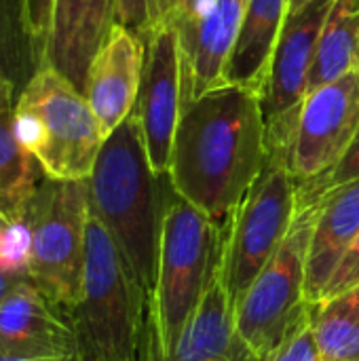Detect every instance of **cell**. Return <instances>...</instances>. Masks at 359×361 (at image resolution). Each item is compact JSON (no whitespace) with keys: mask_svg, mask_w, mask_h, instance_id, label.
I'll list each match as a JSON object with an SVG mask.
<instances>
[{"mask_svg":"<svg viewBox=\"0 0 359 361\" xmlns=\"http://www.w3.org/2000/svg\"><path fill=\"white\" fill-rule=\"evenodd\" d=\"M267 159V123L256 89L222 82L182 106L169 180L222 231Z\"/></svg>","mask_w":359,"mask_h":361,"instance_id":"obj_1","label":"cell"},{"mask_svg":"<svg viewBox=\"0 0 359 361\" xmlns=\"http://www.w3.org/2000/svg\"><path fill=\"white\" fill-rule=\"evenodd\" d=\"M17 243H23L21 226H15L0 216V262L23 269V245Z\"/></svg>","mask_w":359,"mask_h":361,"instance_id":"obj_28","label":"cell"},{"mask_svg":"<svg viewBox=\"0 0 359 361\" xmlns=\"http://www.w3.org/2000/svg\"><path fill=\"white\" fill-rule=\"evenodd\" d=\"M146 47L131 30L114 23L91 59L85 97L108 137L135 108Z\"/></svg>","mask_w":359,"mask_h":361,"instance_id":"obj_14","label":"cell"},{"mask_svg":"<svg viewBox=\"0 0 359 361\" xmlns=\"http://www.w3.org/2000/svg\"><path fill=\"white\" fill-rule=\"evenodd\" d=\"M222 228L182 199L163 176V222L150 302V349L169 357L220 271Z\"/></svg>","mask_w":359,"mask_h":361,"instance_id":"obj_3","label":"cell"},{"mask_svg":"<svg viewBox=\"0 0 359 361\" xmlns=\"http://www.w3.org/2000/svg\"><path fill=\"white\" fill-rule=\"evenodd\" d=\"M144 47L142 82L133 110L142 127L148 161L157 176H165L169 173L171 146L184 104L180 42L169 17L150 30Z\"/></svg>","mask_w":359,"mask_h":361,"instance_id":"obj_12","label":"cell"},{"mask_svg":"<svg viewBox=\"0 0 359 361\" xmlns=\"http://www.w3.org/2000/svg\"><path fill=\"white\" fill-rule=\"evenodd\" d=\"M21 277H25V271L23 269H15L11 264L0 262V305H2V300L6 298V294L15 288V283Z\"/></svg>","mask_w":359,"mask_h":361,"instance_id":"obj_29","label":"cell"},{"mask_svg":"<svg viewBox=\"0 0 359 361\" xmlns=\"http://www.w3.org/2000/svg\"><path fill=\"white\" fill-rule=\"evenodd\" d=\"M317 205H298L296 218L267 267L235 309V326L260 361L296 334L311 317L307 296V258Z\"/></svg>","mask_w":359,"mask_h":361,"instance_id":"obj_8","label":"cell"},{"mask_svg":"<svg viewBox=\"0 0 359 361\" xmlns=\"http://www.w3.org/2000/svg\"><path fill=\"white\" fill-rule=\"evenodd\" d=\"M311 326L324 361H359V286L313 305Z\"/></svg>","mask_w":359,"mask_h":361,"instance_id":"obj_22","label":"cell"},{"mask_svg":"<svg viewBox=\"0 0 359 361\" xmlns=\"http://www.w3.org/2000/svg\"><path fill=\"white\" fill-rule=\"evenodd\" d=\"M359 286V235L355 237V241L351 243V247L347 250V254L343 256L341 264L336 267L334 275L330 277L324 294H322V302L336 298L353 288Z\"/></svg>","mask_w":359,"mask_h":361,"instance_id":"obj_25","label":"cell"},{"mask_svg":"<svg viewBox=\"0 0 359 361\" xmlns=\"http://www.w3.org/2000/svg\"><path fill=\"white\" fill-rule=\"evenodd\" d=\"M330 6L332 0H313L305 11L286 19L264 87L260 89L269 148H286L292 121L307 97L309 72Z\"/></svg>","mask_w":359,"mask_h":361,"instance_id":"obj_11","label":"cell"},{"mask_svg":"<svg viewBox=\"0 0 359 361\" xmlns=\"http://www.w3.org/2000/svg\"><path fill=\"white\" fill-rule=\"evenodd\" d=\"M359 131V70L303 99L286 142V163L296 184L330 171Z\"/></svg>","mask_w":359,"mask_h":361,"instance_id":"obj_9","label":"cell"},{"mask_svg":"<svg viewBox=\"0 0 359 361\" xmlns=\"http://www.w3.org/2000/svg\"><path fill=\"white\" fill-rule=\"evenodd\" d=\"M89 218L87 180L44 178L21 222L25 275L68 313L80 298Z\"/></svg>","mask_w":359,"mask_h":361,"instance_id":"obj_6","label":"cell"},{"mask_svg":"<svg viewBox=\"0 0 359 361\" xmlns=\"http://www.w3.org/2000/svg\"><path fill=\"white\" fill-rule=\"evenodd\" d=\"M25 2H28V15H30V25H32L36 44H38L42 57L47 59V47H49L55 0H25Z\"/></svg>","mask_w":359,"mask_h":361,"instance_id":"obj_27","label":"cell"},{"mask_svg":"<svg viewBox=\"0 0 359 361\" xmlns=\"http://www.w3.org/2000/svg\"><path fill=\"white\" fill-rule=\"evenodd\" d=\"M298 212V186L286 152L269 148V159L222 231L220 283L235 311L252 281L284 243Z\"/></svg>","mask_w":359,"mask_h":361,"instance_id":"obj_7","label":"cell"},{"mask_svg":"<svg viewBox=\"0 0 359 361\" xmlns=\"http://www.w3.org/2000/svg\"><path fill=\"white\" fill-rule=\"evenodd\" d=\"M286 19L288 0H248L224 82L256 89L260 95Z\"/></svg>","mask_w":359,"mask_h":361,"instance_id":"obj_18","label":"cell"},{"mask_svg":"<svg viewBox=\"0 0 359 361\" xmlns=\"http://www.w3.org/2000/svg\"><path fill=\"white\" fill-rule=\"evenodd\" d=\"M269 361H324L317 349V341L313 334V326H311V317L309 322L296 332L292 334L273 355Z\"/></svg>","mask_w":359,"mask_h":361,"instance_id":"obj_26","label":"cell"},{"mask_svg":"<svg viewBox=\"0 0 359 361\" xmlns=\"http://www.w3.org/2000/svg\"><path fill=\"white\" fill-rule=\"evenodd\" d=\"M307 258V296L311 305L322 294L359 235V180L328 190L320 197Z\"/></svg>","mask_w":359,"mask_h":361,"instance_id":"obj_16","label":"cell"},{"mask_svg":"<svg viewBox=\"0 0 359 361\" xmlns=\"http://www.w3.org/2000/svg\"><path fill=\"white\" fill-rule=\"evenodd\" d=\"M116 23V0H55L44 66L85 93L93 55Z\"/></svg>","mask_w":359,"mask_h":361,"instance_id":"obj_15","label":"cell"},{"mask_svg":"<svg viewBox=\"0 0 359 361\" xmlns=\"http://www.w3.org/2000/svg\"><path fill=\"white\" fill-rule=\"evenodd\" d=\"M0 351L28 361H78L72 317L25 275L0 305Z\"/></svg>","mask_w":359,"mask_h":361,"instance_id":"obj_13","label":"cell"},{"mask_svg":"<svg viewBox=\"0 0 359 361\" xmlns=\"http://www.w3.org/2000/svg\"><path fill=\"white\" fill-rule=\"evenodd\" d=\"M89 209L152 302L163 222V176H157L135 110L104 140L87 178Z\"/></svg>","mask_w":359,"mask_h":361,"instance_id":"obj_2","label":"cell"},{"mask_svg":"<svg viewBox=\"0 0 359 361\" xmlns=\"http://www.w3.org/2000/svg\"><path fill=\"white\" fill-rule=\"evenodd\" d=\"M42 180L38 161L17 137L13 110L0 114V216L21 226Z\"/></svg>","mask_w":359,"mask_h":361,"instance_id":"obj_20","label":"cell"},{"mask_svg":"<svg viewBox=\"0 0 359 361\" xmlns=\"http://www.w3.org/2000/svg\"><path fill=\"white\" fill-rule=\"evenodd\" d=\"M0 361H28V360H19V357H13V355H6L0 351Z\"/></svg>","mask_w":359,"mask_h":361,"instance_id":"obj_32","label":"cell"},{"mask_svg":"<svg viewBox=\"0 0 359 361\" xmlns=\"http://www.w3.org/2000/svg\"><path fill=\"white\" fill-rule=\"evenodd\" d=\"M359 70V0H332L317 40L307 93Z\"/></svg>","mask_w":359,"mask_h":361,"instance_id":"obj_19","label":"cell"},{"mask_svg":"<svg viewBox=\"0 0 359 361\" xmlns=\"http://www.w3.org/2000/svg\"><path fill=\"white\" fill-rule=\"evenodd\" d=\"M355 180H359V131L355 140L351 142L349 150L343 154V159L330 171H326L324 176H320L311 182L296 184L298 186V205H313L328 190L339 188L349 182H355Z\"/></svg>","mask_w":359,"mask_h":361,"instance_id":"obj_23","label":"cell"},{"mask_svg":"<svg viewBox=\"0 0 359 361\" xmlns=\"http://www.w3.org/2000/svg\"><path fill=\"white\" fill-rule=\"evenodd\" d=\"M148 361H260L245 345L235 326V311L229 305L220 277L216 275L197 315L182 334L176 351L159 360L148 353Z\"/></svg>","mask_w":359,"mask_h":361,"instance_id":"obj_17","label":"cell"},{"mask_svg":"<svg viewBox=\"0 0 359 361\" xmlns=\"http://www.w3.org/2000/svg\"><path fill=\"white\" fill-rule=\"evenodd\" d=\"M78 361H148L150 307L114 241L89 218L80 298L70 313Z\"/></svg>","mask_w":359,"mask_h":361,"instance_id":"obj_4","label":"cell"},{"mask_svg":"<svg viewBox=\"0 0 359 361\" xmlns=\"http://www.w3.org/2000/svg\"><path fill=\"white\" fill-rule=\"evenodd\" d=\"M313 0H288V17L298 15L300 11H305Z\"/></svg>","mask_w":359,"mask_h":361,"instance_id":"obj_31","label":"cell"},{"mask_svg":"<svg viewBox=\"0 0 359 361\" xmlns=\"http://www.w3.org/2000/svg\"><path fill=\"white\" fill-rule=\"evenodd\" d=\"M17 104V91L13 87V82L6 78V74L0 70V114L13 110Z\"/></svg>","mask_w":359,"mask_h":361,"instance_id":"obj_30","label":"cell"},{"mask_svg":"<svg viewBox=\"0 0 359 361\" xmlns=\"http://www.w3.org/2000/svg\"><path fill=\"white\" fill-rule=\"evenodd\" d=\"M171 0H116V23L138 34L142 40L169 13Z\"/></svg>","mask_w":359,"mask_h":361,"instance_id":"obj_24","label":"cell"},{"mask_svg":"<svg viewBox=\"0 0 359 361\" xmlns=\"http://www.w3.org/2000/svg\"><path fill=\"white\" fill-rule=\"evenodd\" d=\"M19 142L44 178L87 180L104 146V131L85 93L61 72L42 66L13 108Z\"/></svg>","mask_w":359,"mask_h":361,"instance_id":"obj_5","label":"cell"},{"mask_svg":"<svg viewBox=\"0 0 359 361\" xmlns=\"http://www.w3.org/2000/svg\"><path fill=\"white\" fill-rule=\"evenodd\" d=\"M42 66L44 57L30 25L28 2L0 0V70L13 82L17 97Z\"/></svg>","mask_w":359,"mask_h":361,"instance_id":"obj_21","label":"cell"},{"mask_svg":"<svg viewBox=\"0 0 359 361\" xmlns=\"http://www.w3.org/2000/svg\"><path fill=\"white\" fill-rule=\"evenodd\" d=\"M245 4L248 0L169 2L167 17L180 42L184 104L224 82Z\"/></svg>","mask_w":359,"mask_h":361,"instance_id":"obj_10","label":"cell"}]
</instances>
